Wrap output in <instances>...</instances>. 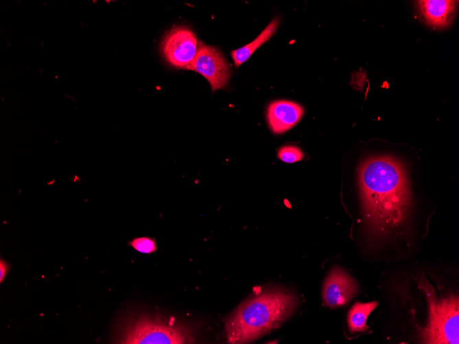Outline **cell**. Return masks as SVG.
Wrapping results in <instances>:
<instances>
[{"instance_id": "4fadbf2b", "label": "cell", "mask_w": 459, "mask_h": 344, "mask_svg": "<svg viewBox=\"0 0 459 344\" xmlns=\"http://www.w3.org/2000/svg\"><path fill=\"white\" fill-rule=\"evenodd\" d=\"M128 244L143 253H152L157 249L155 240L148 237L135 238L129 242Z\"/></svg>"}, {"instance_id": "9c48e42d", "label": "cell", "mask_w": 459, "mask_h": 344, "mask_svg": "<svg viewBox=\"0 0 459 344\" xmlns=\"http://www.w3.org/2000/svg\"><path fill=\"white\" fill-rule=\"evenodd\" d=\"M457 1L449 0L418 1L420 12L426 22L435 27L449 25L454 16Z\"/></svg>"}, {"instance_id": "277c9868", "label": "cell", "mask_w": 459, "mask_h": 344, "mask_svg": "<svg viewBox=\"0 0 459 344\" xmlns=\"http://www.w3.org/2000/svg\"><path fill=\"white\" fill-rule=\"evenodd\" d=\"M429 303V317L426 327L421 332L425 343L458 344V299L454 295L438 298L434 288L425 280L420 282Z\"/></svg>"}, {"instance_id": "52a82bcc", "label": "cell", "mask_w": 459, "mask_h": 344, "mask_svg": "<svg viewBox=\"0 0 459 344\" xmlns=\"http://www.w3.org/2000/svg\"><path fill=\"white\" fill-rule=\"evenodd\" d=\"M355 280L343 269L334 267L326 277L322 288L324 303L331 308L347 304L357 294Z\"/></svg>"}, {"instance_id": "30bf717a", "label": "cell", "mask_w": 459, "mask_h": 344, "mask_svg": "<svg viewBox=\"0 0 459 344\" xmlns=\"http://www.w3.org/2000/svg\"><path fill=\"white\" fill-rule=\"evenodd\" d=\"M278 18L273 19L252 42L231 52L232 58L236 67L249 59L251 54L267 42L276 32L279 25Z\"/></svg>"}, {"instance_id": "6da1fadb", "label": "cell", "mask_w": 459, "mask_h": 344, "mask_svg": "<svg viewBox=\"0 0 459 344\" xmlns=\"http://www.w3.org/2000/svg\"><path fill=\"white\" fill-rule=\"evenodd\" d=\"M359 185L366 223L376 236H384L402 226L411 198L406 172L389 156L370 157L361 163Z\"/></svg>"}, {"instance_id": "7c38bea8", "label": "cell", "mask_w": 459, "mask_h": 344, "mask_svg": "<svg viewBox=\"0 0 459 344\" xmlns=\"http://www.w3.org/2000/svg\"><path fill=\"white\" fill-rule=\"evenodd\" d=\"M278 157L286 163H295L302 160L304 158V154L297 146L288 145L279 149Z\"/></svg>"}, {"instance_id": "8fae6325", "label": "cell", "mask_w": 459, "mask_h": 344, "mask_svg": "<svg viewBox=\"0 0 459 344\" xmlns=\"http://www.w3.org/2000/svg\"><path fill=\"white\" fill-rule=\"evenodd\" d=\"M377 305V301L356 302L348 313V325L350 331L352 332L366 331L367 319Z\"/></svg>"}, {"instance_id": "7a4b0ae2", "label": "cell", "mask_w": 459, "mask_h": 344, "mask_svg": "<svg viewBox=\"0 0 459 344\" xmlns=\"http://www.w3.org/2000/svg\"><path fill=\"white\" fill-rule=\"evenodd\" d=\"M298 304L295 294L282 288L264 289L243 302L225 323L227 342L245 343L278 327Z\"/></svg>"}, {"instance_id": "8992f818", "label": "cell", "mask_w": 459, "mask_h": 344, "mask_svg": "<svg viewBox=\"0 0 459 344\" xmlns=\"http://www.w3.org/2000/svg\"><path fill=\"white\" fill-rule=\"evenodd\" d=\"M184 69L203 76L209 82L213 93L225 89L231 76L230 67L221 51L201 41L198 43L194 58Z\"/></svg>"}, {"instance_id": "5bb4252c", "label": "cell", "mask_w": 459, "mask_h": 344, "mask_svg": "<svg viewBox=\"0 0 459 344\" xmlns=\"http://www.w3.org/2000/svg\"><path fill=\"white\" fill-rule=\"evenodd\" d=\"M9 269V265L2 259L0 260V282L2 283Z\"/></svg>"}, {"instance_id": "3957f363", "label": "cell", "mask_w": 459, "mask_h": 344, "mask_svg": "<svg viewBox=\"0 0 459 344\" xmlns=\"http://www.w3.org/2000/svg\"><path fill=\"white\" fill-rule=\"evenodd\" d=\"M117 339V343L125 344H181L193 341L192 332L174 319L142 314L126 321Z\"/></svg>"}, {"instance_id": "5b68a950", "label": "cell", "mask_w": 459, "mask_h": 344, "mask_svg": "<svg viewBox=\"0 0 459 344\" xmlns=\"http://www.w3.org/2000/svg\"><path fill=\"white\" fill-rule=\"evenodd\" d=\"M198 41L194 32L186 25H177L168 31L160 43L165 61L176 69H185L194 58Z\"/></svg>"}, {"instance_id": "ba28073f", "label": "cell", "mask_w": 459, "mask_h": 344, "mask_svg": "<svg viewBox=\"0 0 459 344\" xmlns=\"http://www.w3.org/2000/svg\"><path fill=\"white\" fill-rule=\"evenodd\" d=\"M302 108L287 100L271 102L267 108V120L272 131L282 133L295 126L302 117Z\"/></svg>"}]
</instances>
